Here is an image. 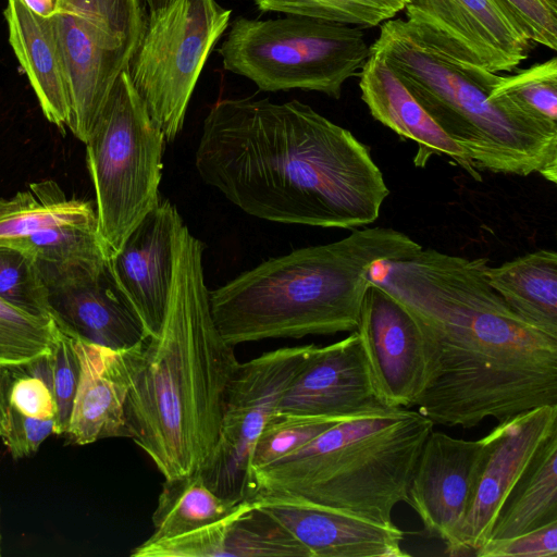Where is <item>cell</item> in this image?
I'll use <instances>...</instances> for the list:
<instances>
[{"instance_id":"cell-10","label":"cell","mask_w":557,"mask_h":557,"mask_svg":"<svg viewBox=\"0 0 557 557\" xmlns=\"http://www.w3.org/2000/svg\"><path fill=\"white\" fill-rule=\"evenodd\" d=\"M50 21L69 85L66 126L86 144L141 39L147 21L145 1L58 0Z\"/></svg>"},{"instance_id":"cell-25","label":"cell","mask_w":557,"mask_h":557,"mask_svg":"<svg viewBox=\"0 0 557 557\" xmlns=\"http://www.w3.org/2000/svg\"><path fill=\"white\" fill-rule=\"evenodd\" d=\"M63 226L98 227L96 208L91 201L69 199L52 180L32 183L11 198H0V246L15 247Z\"/></svg>"},{"instance_id":"cell-16","label":"cell","mask_w":557,"mask_h":557,"mask_svg":"<svg viewBox=\"0 0 557 557\" xmlns=\"http://www.w3.org/2000/svg\"><path fill=\"white\" fill-rule=\"evenodd\" d=\"M183 224L175 206L160 195L121 249L107 260L108 271L147 338L159 333L165 315L175 242Z\"/></svg>"},{"instance_id":"cell-14","label":"cell","mask_w":557,"mask_h":557,"mask_svg":"<svg viewBox=\"0 0 557 557\" xmlns=\"http://www.w3.org/2000/svg\"><path fill=\"white\" fill-rule=\"evenodd\" d=\"M355 331L381 400L391 408H412L426 370L423 337L414 317L370 280Z\"/></svg>"},{"instance_id":"cell-11","label":"cell","mask_w":557,"mask_h":557,"mask_svg":"<svg viewBox=\"0 0 557 557\" xmlns=\"http://www.w3.org/2000/svg\"><path fill=\"white\" fill-rule=\"evenodd\" d=\"M317 345L284 347L239 363L227 387L214 448L199 473L219 496L255 497L249 460L256 441Z\"/></svg>"},{"instance_id":"cell-19","label":"cell","mask_w":557,"mask_h":557,"mask_svg":"<svg viewBox=\"0 0 557 557\" xmlns=\"http://www.w3.org/2000/svg\"><path fill=\"white\" fill-rule=\"evenodd\" d=\"M79 381L64 435L77 445L101 438L129 437L126 400L138 369L144 342L112 349L73 337Z\"/></svg>"},{"instance_id":"cell-38","label":"cell","mask_w":557,"mask_h":557,"mask_svg":"<svg viewBox=\"0 0 557 557\" xmlns=\"http://www.w3.org/2000/svg\"><path fill=\"white\" fill-rule=\"evenodd\" d=\"M11 367L0 366V437L7 430Z\"/></svg>"},{"instance_id":"cell-31","label":"cell","mask_w":557,"mask_h":557,"mask_svg":"<svg viewBox=\"0 0 557 557\" xmlns=\"http://www.w3.org/2000/svg\"><path fill=\"white\" fill-rule=\"evenodd\" d=\"M0 298L30 314L51 318L48 289L36 259L7 246H0Z\"/></svg>"},{"instance_id":"cell-12","label":"cell","mask_w":557,"mask_h":557,"mask_svg":"<svg viewBox=\"0 0 557 557\" xmlns=\"http://www.w3.org/2000/svg\"><path fill=\"white\" fill-rule=\"evenodd\" d=\"M557 432V405L499 422L483 437L473 494L449 556L474 555L490 539L498 512L543 442Z\"/></svg>"},{"instance_id":"cell-26","label":"cell","mask_w":557,"mask_h":557,"mask_svg":"<svg viewBox=\"0 0 557 557\" xmlns=\"http://www.w3.org/2000/svg\"><path fill=\"white\" fill-rule=\"evenodd\" d=\"M553 521H557V432L543 442L512 487L488 541L508 539Z\"/></svg>"},{"instance_id":"cell-6","label":"cell","mask_w":557,"mask_h":557,"mask_svg":"<svg viewBox=\"0 0 557 557\" xmlns=\"http://www.w3.org/2000/svg\"><path fill=\"white\" fill-rule=\"evenodd\" d=\"M434 423L410 408L339 421L274 462L253 470L257 496H289L394 525ZM253 497V498H255Z\"/></svg>"},{"instance_id":"cell-8","label":"cell","mask_w":557,"mask_h":557,"mask_svg":"<svg viewBox=\"0 0 557 557\" xmlns=\"http://www.w3.org/2000/svg\"><path fill=\"white\" fill-rule=\"evenodd\" d=\"M166 140L122 72L86 145L98 232L107 257L157 202Z\"/></svg>"},{"instance_id":"cell-7","label":"cell","mask_w":557,"mask_h":557,"mask_svg":"<svg viewBox=\"0 0 557 557\" xmlns=\"http://www.w3.org/2000/svg\"><path fill=\"white\" fill-rule=\"evenodd\" d=\"M216 49L223 69L261 91L300 89L339 99L369 55L360 27L299 15L237 17Z\"/></svg>"},{"instance_id":"cell-23","label":"cell","mask_w":557,"mask_h":557,"mask_svg":"<svg viewBox=\"0 0 557 557\" xmlns=\"http://www.w3.org/2000/svg\"><path fill=\"white\" fill-rule=\"evenodd\" d=\"M3 17L9 44L29 81L42 114L64 132L71 101L65 67L50 17L38 15L22 0H7Z\"/></svg>"},{"instance_id":"cell-40","label":"cell","mask_w":557,"mask_h":557,"mask_svg":"<svg viewBox=\"0 0 557 557\" xmlns=\"http://www.w3.org/2000/svg\"><path fill=\"white\" fill-rule=\"evenodd\" d=\"M149 11H156L165 5L170 0H144Z\"/></svg>"},{"instance_id":"cell-17","label":"cell","mask_w":557,"mask_h":557,"mask_svg":"<svg viewBox=\"0 0 557 557\" xmlns=\"http://www.w3.org/2000/svg\"><path fill=\"white\" fill-rule=\"evenodd\" d=\"M392 409L380 398L357 331L315 346L278 404L275 414L352 418Z\"/></svg>"},{"instance_id":"cell-29","label":"cell","mask_w":557,"mask_h":557,"mask_svg":"<svg viewBox=\"0 0 557 557\" xmlns=\"http://www.w3.org/2000/svg\"><path fill=\"white\" fill-rule=\"evenodd\" d=\"M261 12H277L357 26L376 27L405 9L407 0H252Z\"/></svg>"},{"instance_id":"cell-18","label":"cell","mask_w":557,"mask_h":557,"mask_svg":"<svg viewBox=\"0 0 557 557\" xmlns=\"http://www.w3.org/2000/svg\"><path fill=\"white\" fill-rule=\"evenodd\" d=\"M484 453L483 438L467 441L433 431L417 460L408 502L426 533L450 555L469 508Z\"/></svg>"},{"instance_id":"cell-4","label":"cell","mask_w":557,"mask_h":557,"mask_svg":"<svg viewBox=\"0 0 557 557\" xmlns=\"http://www.w3.org/2000/svg\"><path fill=\"white\" fill-rule=\"evenodd\" d=\"M421 249L394 228L354 230L341 240L271 258L209 290L211 314L233 346L354 332L371 268Z\"/></svg>"},{"instance_id":"cell-3","label":"cell","mask_w":557,"mask_h":557,"mask_svg":"<svg viewBox=\"0 0 557 557\" xmlns=\"http://www.w3.org/2000/svg\"><path fill=\"white\" fill-rule=\"evenodd\" d=\"M205 246L183 224L165 315L144 342L126 400L131 438L164 479L199 472L216 443L239 361L211 314Z\"/></svg>"},{"instance_id":"cell-20","label":"cell","mask_w":557,"mask_h":557,"mask_svg":"<svg viewBox=\"0 0 557 557\" xmlns=\"http://www.w3.org/2000/svg\"><path fill=\"white\" fill-rule=\"evenodd\" d=\"M258 507L294 536L310 557H404L403 531L342 509L289 496H257Z\"/></svg>"},{"instance_id":"cell-34","label":"cell","mask_w":557,"mask_h":557,"mask_svg":"<svg viewBox=\"0 0 557 557\" xmlns=\"http://www.w3.org/2000/svg\"><path fill=\"white\" fill-rule=\"evenodd\" d=\"M9 405L36 419H55L57 404L45 371L35 363L11 367Z\"/></svg>"},{"instance_id":"cell-22","label":"cell","mask_w":557,"mask_h":557,"mask_svg":"<svg viewBox=\"0 0 557 557\" xmlns=\"http://www.w3.org/2000/svg\"><path fill=\"white\" fill-rule=\"evenodd\" d=\"M358 77L361 99L373 119L417 144V168H424L433 156H447L480 180L466 150L435 123L379 52L369 49Z\"/></svg>"},{"instance_id":"cell-21","label":"cell","mask_w":557,"mask_h":557,"mask_svg":"<svg viewBox=\"0 0 557 557\" xmlns=\"http://www.w3.org/2000/svg\"><path fill=\"white\" fill-rule=\"evenodd\" d=\"M133 557H310L307 549L255 499L239 503L226 517L189 533L146 540Z\"/></svg>"},{"instance_id":"cell-35","label":"cell","mask_w":557,"mask_h":557,"mask_svg":"<svg viewBox=\"0 0 557 557\" xmlns=\"http://www.w3.org/2000/svg\"><path fill=\"white\" fill-rule=\"evenodd\" d=\"M536 45L557 49V8L547 0H494Z\"/></svg>"},{"instance_id":"cell-5","label":"cell","mask_w":557,"mask_h":557,"mask_svg":"<svg viewBox=\"0 0 557 557\" xmlns=\"http://www.w3.org/2000/svg\"><path fill=\"white\" fill-rule=\"evenodd\" d=\"M379 52L435 123L479 171L557 183V124L529 116L490 94L500 75L459 57L408 20L380 25Z\"/></svg>"},{"instance_id":"cell-30","label":"cell","mask_w":557,"mask_h":557,"mask_svg":"<svg viewBox=\"0 0 557 557\" xmlns=\"http://www.w3.org/2000/svg\"><path fill=\"white\" fill-rule=\"evenodd\" d=\"M534 119L557 124V58L500 76L490 94Z\"/></svg>"},{"instance_id":"cell-27","label":"cell","mask_w":557,"mask_h":557,"mask_svg":"<svg viewBox=\"0 0 557 557\" xmlns=\"http://www.w3.org/2000/svg\"><path fill=\"white\" fill-rule=\"evenodd\" d=\"M239 503L216 495L199 472L165 479L152 513L153 532L148 540L189 533L226 517Z\"/></svg>"},{"instance_id":"cell-32","label":"cell","mask_w":557,"mask_h":557,"mask_svg":"<svg viewBox=\"0 0 557 557\" xmlns=\"http://www.w3.org/2000/svg\"><path fill=\"white\" fill-rule=\"evenodd\" d=\"M346 419L349 418L274 414L256 441L249 460L250 474L253 470L274 462L333 424Z\"/></svg>"},{"instance_id":"cell-1","label":"cell","mask_w":557,"mask_h":557,"mask_svg":"<svg viewBox=\"0 0 557 557\" xmlns=\"http://www.w3.org/2000/svg\"><path fill=\"white\" fill-rule=\"evenodd\" d=\"M488 263L429 248L370 270L421 330L426 370L413 407L434 424L472 429L557 405V336L506 304Z\"/></svg>"},{"instance_id":"cell-28","label":"cell","mask_w":557,"mask_h":557,"mask_svg":"<svg viewBox=\"0 0 557 557\" xmlns=\"http://www.w3.org/2000/svg\"><path fill=\"white\" fill-rule=\"evenodd\" d=\"M59 336L52 318L30 314L0 298V366L20 367L50 355Z\"/></svg>"},{"instance_id":"cell-39","label":"cell","mask_w":557,"mask_h":557,"mask_svg":"<svg viewBox=\"0 0 557 557\" xmlns=\"http://www.w3.org/2000/svg\"><path fill=\"white\" fill-rule=\"evenodd\" d=\"M32 11L44 17L52 16L58 9V0H22Z\"/></svg>"},{"instance_id":"cell-9","label":"cell","mask_w":557,"mask_h":557,"mask_svg":"<svg viewBox=\"0 0 557 557\" xmlns=\"http://www.w3.org/2000/svg\"><path fill=\"white\" fill-rule=\"evenodd\" d=\"M231 16L216 0H170L149 12L128 73L166 143L183 128L198 79Z\"/></svg>"},{"instance_id":"cell-36","label":"cell","mask_w":557,"mask_h":557,"mask_svg":"<svg viewBox=\"0 0 557 557\" xmlns=\"http://www.w3.org/2000/svg\"><path fill=\"white\" fill-rule=\"evenodd\" d=\"M476 557H556L557 521L508 539L486 542Z\"/></svg>"},{"instance_id":"cell-24","label":"cell","mask_w":557,"mask_h":557,"mask_svg":"<svg viewBox=\"0 0 557 557\" xmlns=\"http://www.w3.org/2000/svg\"><path fill=\"white\" fill-rule=\"evenodd\" d=\"M490 285L523 320L557 336V253L540 249L487 267Z\"/></svg>"},{"instance_id":"cell-2","label":"cell","mask_w":557,"mask_h":557,"mask_svg":"<svg viewBox=\"0 0 557 557\" xmlns=\"http://www.w3.org/2000/svg\"><path fill=\"white\" fill-rule=\"evenodd\" d=\"M195 163L207 185L271 222L356 228L379 218L389 194L369 148L296 99H220Z\"/></svg>"},{"instance_id":"cell-15","label":"cell","mask_w":557,"mask_h":557,"mask_svg":"<svg viewBox=\"0 0 557 557\" xmlns=\"http://www.w3.org/2000/svg\"><path fill=\"white\" fill-rule=\"evenodd\" d=\"M408 21L493 73L513 72L533 42L494 0H407Z\"/></svg>"},{"instance_id":"cell-13","label":"cell","mask_w":557,"mask_h":557,"mask_svg":"<svg viewBox=\"0 0 557 557\" xmlns=\"http://www.w3.org/2000/svg\"><path fill=\"white\" fill-rule=\"evenodd\" d=\"M37 264L48 289L51 318L62 332L112 349L131 348L147 338L107 261Z\"/></svg>"},{"instance_id":"cell-37","label":"cell","mask_w":557,"mask_h":557,"mask_svg":"<svg viewBox=\"0 0 557 557\" xmlns=\"http://www.w3.org/2000/svg\"><path fill=\"white\" fill-rule=\"evenodd\" d=\"M55 419L27 417L9 405L8 423L1 437L13 458L35 454L42 442L54 434Z\"/></svg>"},{"instance_id":"cell-33","label":"cell","mask_w":557,"mask_h":557,"mask_svg":"<svg viewBox=\"0 0 557 557\" xmlns=\"http://www.w3.org/2000/svg\"><path fill=\"white\" fill-rule=\"evenodd\" d=\"M47 358L57 404L54 434L64 435L69 426L81 372L73 337L60 330L58 342Z\"/></svg>"}]
</instances>
